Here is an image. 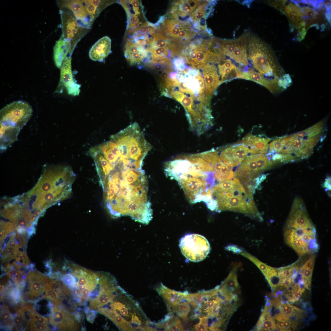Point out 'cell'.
<instances>
[{"mask_svg": "<svg viewBox=\"0 0 331 331\" xmlns=\"http://www.w3.org/2000/svg\"><path fill=\"white\" fill-rule=\"evenodd\" d=\"M247 48L248 58L253 67L264 77L279 79L285 74L270 48L258 37L249 36Z\"/></svg>", "mask_w": 331, "mask_h": 331, "instance_id": "6da1fadb", "label": "cell"}, {"mask_svg": "<svg viewBox=\"0 0 331 331\" xmlns=\"http://www.w3.org/2000/svg\"><path fill=\"white\" fill-rule=\"evenodd\" d=\"M216 197L217 211H230L239 212L262 221L263 218L253 200L247 195L241 183L230 190L214 195Z\"/></svg>", "mask_w": 331, "mask_h": 331, "instance_id": "7a4b0ae2", "label": "cell"}, {"mask_svg": "<svg viewBox=\"0 0 331 331\" xmlns=\"http://www.w3.org/2000/svg\"><path fill=\"white\" fill-rule=\"evenodd\" d=\"M32 112L28 102L22 101L13 102L0 110V126L20 131L30 119Z\"/></svg>", "mask_w": 331, "mask_h": 331, "instance_id": "3957f363", "label": "cell"}, {"mask_svg": "<svg viewBox=\"0 0 331 331\" xmlns=\"http://www.w3.org/2000/svg\"><path fill=\"white\" fill-rule=\"evenodd\" d=\"M273 164L264 154H253L245 158L235 172V176L244 186L252 184L261 172Z\"/></svg>", "mask_w": 331, "mask_h": 331, "instance_id": "277c9868", "label": "cell"}, {"mask_svg": "<svg viewBox=\"0 0 331 331\" xmlns=\"http://www.w3.org/2000/svg\"><path fill=\"white\" fill-rule=\"evenodd\" d=\"M207 178L185 176L178 181L191 203L203 201L206 203L213 199L212 189L207 185Z\"/></svg>", "mask_w": 331, "mask_h": 331, "instance_id": "5b68a950", "label": "cell"}, {"mask_svg": "<svg viewBox=\"0 0 331 331\" xmlns=\"http://www.w3.org/2000/svg\"><path fill=\"white\" fill-rule=\"evenodd\" d=\"M179 246L185 257L194 262L204 259L211 249L209 242L206 238L197 234L185 235L180 240Z\"/></svg>", "mask_w": 331, "mask_h": 331, "instance_id": "8992f818", "label": "cell"}, {"mask_svg": "<svg viewBox=\"0 0 331 331\" xmlns=\"http://www.w3.org/2000/svg\"><path fill=\"white\" fill-rule=\"evenodd\" d=\"M66 267L68 272L74 277L76 286L82 298L88 299L91 292L100 283L99 272H95L74 264Z\"/></svg>", "mask_w": 331, "mask_h": 331, "instance_id": "52a82bcc", "label": "cell"}, {"mask_svg": "<svg viewBox=\"0 0 331 331\" xmlns=\"http://www.w3.org/2000/svg\"><path fill=\"white\" fill-rule=\"evenodd\" d=\"M50 279L38 271L31 270L26 275L22 288L25 299L33 302L42 297Z\"/></svg>", "mask_w": 331, "mask_h": 331, "instance_id": "ba28073f", "label": "cell"}, {"mask_svg": "<svg viewBox=\"0 0 331 331\" xmlns=\"http://www.w3.org/2000/svg\"><path fill=\"white\" fill-rule=\"evenodd\" d=\"M248 34V32L246 31L235 39H220L224 55L229 57L241 66L247 67L249 65L246 48V41Z\"/></svg>", "mask_w": 331, "mask_h": 331, "instance_id": "9c48e42d", "label": "cell"}, {"mask_svg": "<svg viewBox=\"0 0 331 331\" xmlns=\"http://www.w3.org/2000/svg\"><path fill=\"white\" fill-rule=\"evenodd\" d=\"M319 139L317 135L306 139H292L286 144L280 154L288 155L292 161L305 158L311 154Z\"/></svg>", "mask_w": 331, "mask_h": 331, "instance_id": "30bf717a", "label": "cell"}, {"mask_svg": "<svg viewBox=\"0 0 331 331\" xmlns=\"http://www.w3.org/2000/svg\"><path fill=\"white\" fill-rule=\"evenodd\" d=\"M49 322L53 329L59 331H77L79 328L78 321L74 314L54 304Z\"/></svg>", "mask_w": 331, "mask_h": 331, "instance_id": "8fae6325", "label": "cell"}, {"mask_svg": "<svg viewBox=\"0 0 331 331\" xmlns=\"http://www.w3.org/2000/svg\"><path fill=\"white\" fill-rule=\"evenodd\" d=\"M190 21L189 20H167L164 23L163 32L176 40L188 41L196 35L192 24Z\"/></svg>", "mask_w": 331, "mask_h": 331, "instance_id": "7c38bea8", "label": "cell"}, {"mask_svg": "<svg viewBox=\"0 0 331 331\" xmlns=\"http://www.w3.org/2000/svg\"><path fill=\"white\" fill-rule=\"evenodd\" d=\"M286 226L295 229L315 228L308 216L303 201L299 198H296L293 202Z\"/></svg>", "mask_w": 331, "mask_h": 331, "instance_id": "4fadbf2b", "label": "cell"}, {"mask_svg": "<svg viewBox=\"0 0 331 331\" xmlns=\"http://www.w3.org/2000/svg\"><path fill=\"white\" fill-rule=\"evenodd\" d=\"M60 79L58 86L60 91L64 89L68 93L76 96L79 95L80 85L75 82L73 77L71 68V57L67 56L60 68Z\"/></svg>", "mask_w": 331, "mask_h": 331, "instance_id": "5bb4252c", "label": "cell"}, {"mask_svg": "<svg viewBox=\"0 0 331 331\" xmlns=\"http://www.w3.org/2000/svg\"><path fill=\"white\" fill-rule=\"evenodd\" d=\"M238 144L224 149L219 154L221 160L230 167L239 165L248 154L251 153L248 147L243 144Z\"/></svg>", "mask_w": 331, "mask_h": 331, "instance_id": "9a60e30c", "label": "cell"}, {"mask_svg": "<svg viewBox=\"0 0 331 331\" xmlns=\"http://www.w3.org/2000/svg\"><path fill=\"white\" fill-rule=\"evenodd\" d=\"M242 70H240L239 78L250 80L264 86L271 93H277L283 90L279 86V79L269 78H266L259 72H257L251 68L244 67Z\"/></svg>", "mask_w": 331, "mask_h": 331, "instance_id": "2e32d148", "label": "cell"}, {"mask_svg": "<svg viewBox=\"0 0 331 331\" xmlns=\"http://www.w3.org/2000/svg\"><path fill=\"white\" fill-rule=\"evenodd\" d=\"M284 237L286 243L292 248L299 256L308 254L304 240L303 229H295L286 226Z\"/></svg>", "mask_w": 331, "mask_h": 331, "instance_id": "e0dca14e", "label": "cell"}, {"mask_svg": "<svg viewBox=\"0 0 331 331\" xmlns=\"http://www.w3.org/2000/svg\"><path fill=\"white\" fill-rule=\"evenodd\" d=\"M237 267H235L220 286L219 295L225 301L234 300L239 293V287L237 275Z\"/></svg>", "mask_w": 331, "mask_h": 331, "instance_id": "ac0fdd59", "label": "cell"}, {"mask_svg": "<svg viewBox=\"0 0 331 331\" xmlns=\"http://www.w3.org/2000/svg\"><path fill=\"white\" fill-rule=\"evenodd\" d=\"M197 68L202 70L205 86V93L210 97L220 85L217 69L215 65L210 63L200 66Z\"/></svg>", "mask_w": 331, "mask_h": 331, "instance_id": "d6986e66", "label": "cell"}, {"mask_svg": "<svg viewBox=\"0 0 331 331\" xmlns=\"http://www.w3.org/2000/svg\"><path fill=\"white\" fill-rule=\"evenodd\" d=\"M212 3L211 1L204 2L190 14L189 20L194 29L198 31H204L205 32H207L206 18L211 12L212 6L210 7H209Z\"/></svg>", "mask_w": 331, "mask_h": 331, "instance_id": "ffe728a7", "label": "cell"}, {"mask_svg": "<svg viewBox=\"0 0 331 331\" xmlns=\"http://www.w3.org/2000/svg\"><path fill=\"white\" fill-rule=\"evenodd\" d=\"M287 5L285 1H281L284 6V12L287 16L291 25L296 28L305 26L306 18L301 8L295 1H291Z\"/></svg>", "mask_w": 331, "mask_h": 331, "instance_id": "44dd1931", "label": "cell"}, {"mask_svg": "<svg viewBox=\"0 0 331 331\" xmlns=\"http://www.w3.org/2000/svg\"><path fill=\"white\" fill-rule=\"evenodd\" d=\"M204 1L194 0H178L174 2L170 9L171 14L175 19L190 15Z\"/></svg>", "mask_w": 331, "mask_h": 331, "instance_id": "7402d4cb", "label": "cell"}, {"mask_svg": "<svg viewBox=\"0 0 331 331\" xmlns=\"http://www.w3.org/2000/svg\"><path fill=\"white\" fill-rule=\"evenodd\" d=\"M271 140L270 138L258 137L249 134L238 143L248 147L252 154H264L267 152L268 143Z\"/></svg>", "mask_w": 331, "mask_h": 331, "instance_id": "603a6c76", "label": "cell"}, {"mask_svg": "<svg viewBox=\"0 0 331 331\" xmlns=\"http://www.w3.org/2000/svg\"><path fill=\"white\" fill-rule=\"evenodd\" d=\"M111 46V40L105 36L98 40L92 47L89 52L90 59L94 61H100L104 59L109 55Z\"/></svg>", "mask_w": 331, "mask_h": 331, "instance_id": "cb8c5ba5", "label": "cell"}, {"mask_svg": "<svg viewBox=\"0 0 331 331\" xmlns=\"http://www.w3.org/2000/svg\"><path fill=\"white\" fill-rule=\"evenodd\" d=\"M60 13L63 32L61 36L72 40L78 32L79 28L78 21L68 12L61 10Z\"/></svg>", "mask_w": 331, "mask_h": 331, "instance_id": "d4e9b609", "label": "cell"}, {"mask_svg": "<svg viewBox=\"0 0 331 331\" xmlns=\"http://www.w3.org/2000/svg\"><path fill=\"white\" fill-rule=\"evenodd\" d=\"M59 6L61 8H67L72 12L77 20L80 21L82 24L87 25L89 24L88 15L86 12L82 1L63 0L58 1Z\"/></svg>", "mask_w": 331, "mask_h": 331, "instance_id": "484cf974", "label": "cell"}, {"mask_svg": "<svg viewBox=\"0 0 331 331\" xmlns=\"http://www.w3.org/2000/svg\"><path fill=\"white\" fill-rule=\"evenodd\" d=\"M159 294L164 299L168 308L181 302L185 299L188 293L181 292L168 288L161 283L156 288Z\"/></svg>", "mask_w": 331, "mask_h": 331, "instance_id": "4316f807", "label": "cell"}, {"mask_svg": "<svg viewBox=\"0 0 331 331\" xmlns=\"http://www.w3.org/2000/svg\"><path fill=\"white\" fill-rule=\"evenodd\" d=\"M71 40L61 36L56 42L53 48L54 61L56 66L60 68L71 47Z\"/></svg>", "mask_w": 331, "mask_h": 331, "instance_id": "83f0119b", "label": "cell"}, {"mask_svg": "<svg viewBox=\"0 0 331 331\" xmlns=\"http://www.w3.org/2000/svg\"><path fill=\"white\" fill-rule=\"evenodd\" d=\"M218 69L221 77L220 84L239 78L240 70L230 59L224 60L219 63Z\"/></svg>", "mask_w": 331, "mask_h": 331, "instance_id": "f1b7e54d", "label": "cell"}, {"mask_svg": "<svg viewBox=\"0 0 331 331\" xmlns=\"http://www.w3.org/2000/svg\"><path fill=\"white\" fill-rule=\"evenodd\" d=\"M101 313L107 317L122 331H134L131 325L115 310L108 307L102 308Z\"/></svg>", "mask_w": 331, "mask_h": 331, "instance_id": "f546056e", "label": "cell"}, {"mask_svg": "<svg viewBox=\"0 0 331 331\" xmlns=\"http://www.w3.org/2000/svg\"><path fill=\"white\" fill-rule=\"evenodd\" d=\"M118 285L112 288L100 291L99 293L95 299L90 300V307L97 309L110 302L115 296Z\"/></svg>", "mask_w": 331, "mask_h": 331, "instance_id": "4dcf8cb0", "label": "cell"}, {"mask_svg": "<svg viewBox=\"0 0 331 331\" xmlns=\"http://www.w3.org/2000/svg\"><path fill=\"white\" fill-rule=\"evenodd\" d=\"M279 313L277 314L279 320H291L293 317H301L304 311L288 303H281L278 307Z\"/></svg>", "mask_w": 331, "mask_h": 331, "instance_id": "1f68e13d", "label": "cell"}, {"mask_svg": "<svg viewBox=\"0 0 331 331\" xmlns=\"http://www.w3.org/2000/svg\"><path fill=\"white\" fill-rule=\"evenodd\" d=\"M310 257L303 265L300 267L298 272L302 275L301 279L304 282L305 288L310 290L315 256L314 254Z\"/></svg>", "mask_w": 331, "mask_h": 331, "instance_id": "d6a6232c", "label": "cell"}, {"mask_svg": "<svg viewBox=\"0 0 331 331\" xmlns=\"http://www.w3.org/2000/svg\"><path fill=\"white\" fill-rule=\"evenodd\" d=\"M325 123V120H321L307 129L291 135L294 139H306L315 136L321 131Z\"/></svg>", "mask_w": 331, "mask_h": 331, "instance_id": "836d02e7", "label": "cell"}, {"mask_svg": "<svg viewBox=\"0 0 331 331\" xmlns=\"http://www.w3.org/2000/svg\"><path fill=\"white\" fill-rule=\"evenodd\" d=\"M14 315L6 305L0 306L1 328L4 330H12L14 327Z\"/></svg>", "mask_w": 331, "mask_h": 331, "instance_id": "e575fe53", "label": "cell"}, {"mask_svg": "<svg viewBox=\"0 0 331 331\" xmlns=\"http://www.w3.org/2000/svg\"><path fill=\"white\" fill-rule=\"evenodd\" d=\"M163 320L162 323L165 331H184L185 328L181 320L177 317L169 312Z\"/></svg>", "mask_w": 331, "mask_h": 331, "instance_id": "d590c367", "label": "cell"}, {"mask_svg": "<svg viewBox=\"0 0 331 331\" xmlns=\"http://www.w3.org/2000/svg\"><path fill=\"white\" fill-rule=\"evenodd\" d=\"M169 312L175 313L184 321H187L188 315L191 307L190 303L188 301L181 302L168 308Z\"/></svg>", "mask_w": 331, "mask_h": 331, "instance_id": "8d00e7d4", "label": "cell"}, {"mask_svg": "<svg viewBox=\"0 0 331 331\" xmlns=\"http://www.w3.org/2000/svg\"><path fill=\"white\" fill-rule=\"evenodd\" d=\"M262 321V327L261 331L274 330L277 329L274 318L270 312L266 309H264L260 317Z\"/></svg>", "mask_w": 331, "mask_h": 331, "instance_id": "74e56055", "label": "cell"}, {"mask_svg": "<svg viewBox=\"0 0 331 331\" xmlns=\"http://www.w3.org/2000/svg\"><path fill=\"white\" fill-rule=\"evenodd\" d=\"M214 175L215 179L221 182L233 178L235 174L231 167L225 164L219 170L214 172Z\"/></svg>", "mask_w": 331, "mask_h": 331, "instance_id": "f35d334b", "label": "cell"}, {"mask_svg": "<svg viewBox=\"0 0 331 331\" xmlns=\"http://www.w3.org/2000/svg\"><path fill=\"white\" fill-rule=\"evenodd\" d=\"M292 139L290 135L273 140L269 145V149L271 152L269 154H273L276 153H280L286 144Z\"/></svg>", "mask_w": 331, "mask_h": 331, "instance_id": "ab89813d", "label": "cell"}, {"mask_svg": "<svg viewBox=\"0 0 331 331\" xmlns=\"http://www.w3.org/2000/svg\"><path fill=\"white\" fill-rule=\"evenodd\" d=\"M168 38L163 32L157 33L153 35L152 48H165L169 46Z\"/></svg>", "mask_w": 331, "mask_h": 331, "instance_id": "60d3db41", "label": "cell"}, {"mask_svg": "<svg viewBox=\"0 0 331 331\" xmlns=\"http://www.w3.org/2000/svg\"><path fill=\"white\" fill-rule=\"evenodd\" d=\"M85 9L88 15L93 18L100 4V0H82Z\"/></svg>", "mask_w": 331, "mask_h": 331, "instance_id": "b9f144b4", "label": "cell"}, {"mask_svg": "<svg viewBox=\"0 0 331 331\" xmlns=\"http://www.w3.org/2000/svg\"><path fill=\"white\" fill-rule=\"evenodd\" d=\"M47 287L56 293L60 297L65 296L63 293V285L59 280L50 279Z\"/></svg>", "mask_w": 331, "mask_h": 331, "instance_id": "7bdbcfd3", "label": "cell"}, {"mask_svg": "<svg viewBox=\"0 0 331 331\" xmlns=\"http://www.w3.org/2000/svg\"><path fill=\"white\" fill-rule=\"evenodd\" d=\"M57 305L65 310L74 314L75 311V307L71 300L66 296L60 297Z\"/></svg>", "mask_w": 331, "mask_h": 331, "instance_id": "ee69618b", "label": "cell"}, {"mask_svg": "<svg viewBox=\"0 0 331 331\" xmlns=\"http://www.w3.org/2000/svg\"><path fill=\"white\" fill-rule=\"evenodd\" d=\"M48 326V325L39 323L32 319L30 320L29 329L31 331L51 330Z\"/></svg>", "mask_w": 331, "mask_h": 331, "instance_id": "f6af8a7d", "label": "cell"}, {"mask_svg": "<svg viewBox=\"0 0 331 331\" xmlns=\"http://www.w3.org/2000/svg\"><path fill=\"white\" fill-rule=\"evenodd\" d=\"M18 264L22 266L25 267L30 262L26 253L25 251H19L15 257Z\"/></svg>", "mask_w": 331, "mask_h": 331, "instance_id": "bcb514c9", "label": "cell"}, {"mask_svg": "<svg viewBox=\"0 0 331 331\" xmlns=\"http://www.w3.org/2000/svg\"><path fill=\"white\" fill-rule=\"evenodd\" d=\"M61 279L65 285L70 289H72L76 286L75 278L70 273L64 275L62 276Z\"/></svg>", "mask_w": 331, "mask_h": 331, "instance_id": "7dc6e473", "label": "cell"}, {"mask_svg": "<svg viewBox=\"0 0 331 331\" xmlns=\"http://www.w3.org/2000/svg\"><path fill=\"white\" fill-rule=\"evenodd\" d=\"M42 298L51 300L54 304L56 305L59 301L60 297L50 288L47 287L45 293L42 295Z\"/></svg>", "mask_w": 331, "mask_h": 331, "instance_id": "c3c4849f", "label": "cell"}, {"mask_svg": "<svg viewBox=\"0 0 331 331\" xmlns=\"http://www.w3.org/2000/svg\"><path fill=\"white\" fill-rule=\"evenodd\" d=\"M200 321L194 326V329L196 331H207L208 330V321L206 316L200 317Z\"/></svg>", "mask_w": 331, "mask_h": 331, "instance_id": "681fc988", "label": "cell"}, {"mask_svg": "<svg viewBox=\"0 0 331 331\" xmlns=\"http://www.w3.org/2000/svg\"><path fill=\"white\" fill-rule=\"evenodd\" d=\"M292 80L291 77L287 74H284L279 78L278 80L279 86L283 90L290 86Z\"/></svg>", "mask_w": 331, "mask_h": 331, "instance_id": "f907efd6", "label": "cell"}, {"mask_svg": "<svg viewBox=\"0 0 331 331\" xmlns=\"http://www.w3.org/2000/svg\"><path fill=\"white\" fill-rule=\"evenodd\" d=\"M128 28L132 29L137 27L139 25V20L138 15L128 16Z\"/></svg>", "mask_w": 331, "mask_h": 331, "instance_id": "816d5d0a", "label": "cell"}, {"mask_svg": "<svg viewBox=\"0 0 331 331\" xmlns=\"http://www.w3.org/2000/svg\"><path fill=\"white\" fill-rule=\"evenodd\" d=\"M174 65L177 69L181 70V71L185 69L184 68L185 64L184 60L182 58L177 59L174 61Z\"/></svg>", "mask_w": 331, "mask_h": 331, "instance_id": "f5cc1de1", "label": "cell"}, {"mask_svg": "<svg viewBox=\"0 0 331 331\" xmlns=\"http://www.w3.org/2000/svg\"><path fill=\"white\" fill-rule=\"evenodd\" d=\"M96 311L93 310H89L86 313L87 320L90 323H93L96 317Z\"/></svg>", "mask_w": 331, "mask_h": 331, "instance_id": "db71d44e", "label": "cell"}, {"mask_svg": "<svg viewBox=\"0 0 331 331\" xmlns=\"http://www.w3.org/2000/svg\"><path fill=\"white\" fill-rule=\"evenodd\" d=\"M293 283L291 280L289 278L281 279L280 286L283 287L287 288Z\"/></svg>", "mask_w": 331, "mask_h": 331, "instance_id": "11a10c76", "label": "cell"}, {"mask_svg": "<svg viewBox=\"0 0 331 331\" xmlns=\"http://www.w3.org/2000/svg\"><path fill=\"white\" fill-rule=\"evenodd\" d=\"M331 180L330 177H327L323 184L322 186L325 188V191L331 190Z\"/></svg>", "mask_w": 331, "mask_h": 331, "instance_id": "9f6ffc18", "label": "cell"}, {"mask_svg": "<svg viewBox=\"0 0 331 331\" xmlns=\"http://www.w3.org/2000/svg\"><path fill=\"white\" fill-rule=\"evenodd\" d=\"M277 328L280 331H284V323L283 320H276Z\"/></svg>", "mask_w": 331, "mask_h": 331, "instance_id": "6f0895ef", "label": "cell"}]
</instances>
